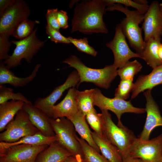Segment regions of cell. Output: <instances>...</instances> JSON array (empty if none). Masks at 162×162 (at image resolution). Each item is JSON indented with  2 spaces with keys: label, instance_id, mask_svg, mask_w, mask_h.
<instances>
[{
  "label": "cell",
  "instance_id": "74e56055",
  "mask_svg": "<svg viewBox=\"0 0 162 162\" xmlns=\"http://www.w3.org/2000/svg\"><path fill=\"white\" fill-rule=\"evenodd\" d=\"M57 19L60 28L65 29L69 26L68 13L66 11L60 10L57 13Z\"/></svg>",
  "mask_w": 162,
  "mask_h": 162
},
{
  "label": "cell",
  "instance_id": "3957f363",
  "mask_svg": "<svg viewBox=\"0 0 162 162\" xmlns=\"http://www.w3.org/2000/svg\"><path fill=\"white\" fill-rule=\"evenodd\" d=\"M62 62L75 69L80 77L79 85L83 82H89L98 87L107 89L118 75V68L113 64L102 68H92L85 65L74 55H71Z\"/></svg>",
  "mask_w": 162,
  "mask_h": 162
},
{
  "label": "cell",
  "instance_id": "e0dca14e",
  "mask_svg": "<svg viewBox=\"0 0 162 162\" xmlns=\"http://www.w3.org/2000/svg\"><path fill=\"white\" fill-rule=\"evenodd\" d=\"M22 109L28 114L33 124L44 135L55 136L50 122V118L32 104L25 103Z\"/></svg>",
  "mask_w": 162,
  "mask_h": 162
},
{
  "label": "cell",
  "instance_id": "ba28073f",
  "mask_svg": "<svg viewBox=\"0 0 162 162\" xmlns=\"http://www.w3.org/2000/svg\"><path fill=\"white\" fill-rule=\"evenodd\" d=\"M93 89L94 106H98L101 110H110L113 112L117 118L118 124L122 123L121 117L124 113L140 114L146 112L145 108L134 106L131 100L126 101L115 97L109 98L104 96L98 88Z\"/></svg>",
  "mask_w": 162,
  "mask_h": 162
},
{
  "label": "cell",
  "instance_id": "44dd1931",
  "mask_svg": "<svg viewBox=\"0 0 162 162\" xmlns=\"http://www.w3.org/2000/svg\"><path fill=\"white\" fill-rule=\"evenodd\" d=\"M71 155V154L56 141L39 154L35 162H62Z\"/></svg>",
  "mask_w": 162,
  "mask_h": 162
},
{
  "label": "cell",
  "instance_id": "7c38bea8",
  "mask_svg": "<svg viewBox=\"0 0 162 162\" xmlns=\"http://www.w3.org/2000/svg\"><path fill=\"white\" fill-rule=\"evenodd\" d=\"M106 45L112 51L114 57L113 64L118 69L123 66L131 58H141L140 54L133 52L130 49L119 24L116 26L113 39Z\"/></svg>",
  "mask_w": 162,
  "mask_h": 162
},
{
  "label": "cell",
  "instance_id": "5b68a950",
  "mask_svg": "<svg viewBox=\"0 0 162 162\" xmlns=\"http://www.w3.org/2000/svg\"><path fill=\"white\" fill-rule=\"evenodd\" d=\"M38 28L36 27L32 34L25 38L11 41L16 46L15 48L12 55L3 62L8 68L20 65L23 59L30 64L34 55L44 46L46 40H41L37 37L36 34Z\"/></svg>",
  "mask_w": 162,
  "mask_h": 162
},
{
  "label": "cell",
  "instance_id": "7402d4cb",
  "mask_svg": "<svg viewBox=\"0 0 162 162\" xmlns=\"http://www.w3.org/2000/svg\"><path fill=\"white\" fill-rule=\"evenodd\" d=\"M73 124L76 131L81 138L100 153V149L95 142L92 132L86 121V116L79 111L73 116L68 118Z\"/></svg>",
  "mask_w": 162,
  "mask_h": 162
},
{
  "label": "cell",
  "instance_id": "6da1fadb",
  "mask_svg": "<svg viewBox=\"0 0 162 162\" xmlns=\"http://www.w3.org/2000/svg\"><path fill=\"white\" fill-rule=\"evenodd\" d=\"M106 7L105 0L77 1L71 21V33L107 34L108 31L103 19Z\"/></svg>",
  "mask_w": 162,
  "mask_h": 162
},
{
  "label": "cell",
  "instance_id": "f546056e",
  "mask_svg": "<svg viewBox=\"0 0 162 162\" xmlns=\"http://www.w3.org/2000/svg\"><path fill=\"white\" fill-rule=\"evenodd\" d=\"M10 100H20L25 103L32 104L20 92L15 93L13 89L5 85H0V104Z\"/></svg>",
  "mask_w": 162,
  "mask_h": 162
},
{
  "label": "cell",
  "instance_id": "8d00e7d4",
  "mask_svg": "<svg viewBox=\"0 0 162 162\" xmlns=\"http://www.w3.org/2000/svg\"><path fill=\"white\" fill-rule=\"evenodd\" d=\"M57 8L48 9L45 16L47 24L53 28L59 31L60 28L57 19Z\"/></svg>",
  "mask_w": 162,
  "mask_h": 162
},
{
  "label": "cell",
  "instance_id": "4fadbf2b",
  "mask_svg": "<svg viewBox=\"0 0 162 162\" xmlns=\"http://www.w3.org/2000/svg\"><path fill=\"white\" fill-rule=\"evenodd\" d=\"M80 80V77L77 71L76 70L72 71L64 83L55 88L46 97L36 99L34 105L50 117L52 108L64 92L68 88L79 85Z\"/></svg>",
  "mask_w": 162,
  "mask_h": 162
},
{
  "label": "cell",
  "instance_id": "836d02e7",
  "mask_svg": "<svg viewBox=\"0 0 162 162\" xmlns=\"http://www.w3.org/2000/svg\"><path fill=\"white\" fill-rule=\"evenodd\" d=\"M106 3L107 7L114 4H123L125 7H132L136 9V10L141 13L145 14L147 11L149 5H142L138 4L134 0H105Z\"/></svg>",
  "mask_w": 162,
  "mask_h": 162
},
{
  "label": "cell",
  "instance_id": "d4e9b609",
  "mask_svg": "<svg viewBox=\"0 0 162 162\" xmlns=\"http://www.w3.org/2000/svg\"><path fill=\"white\" fill-rule=\"evenodd\" d=\"M56 140L55 136H47L39 132L33 135L25 136L14 142H0V149L5 148L21 144L49 146Z\"/></svg>",
  "mask_w": 162,
  "mask_h": 162
},
{
  "label": "cell",
  "instance_id": "d6986e66",
  "mask_svg": "<svg viewBox=\"0 0 162 162\" xmlns=\"http://www.w3.org/2000/svg\"><path fill=\"white\" fill-rule=\"evenodd\" d=\"M40 65V64H37L29 75L20 77L15 76L2 61H0V85L9 84L15 87L24 86L35 78Z\"/></svg>",
  "mask_w": 162,
  "mask_h": 162
},
{
  "label": "cell",
  "instance_id": "277c9868",
  "mask_svg": "<svg viewBox=\"0 0 162 162\" xmlns=\"http://www.w3.org/2000/svg\"><path fill=\"white\" fill-rule=\"evenodd\" d=\"M101 111L103 118V134L118 148L123 159L130 156L131 147L137 138L122 123L115 124L108 110Z\"/></svg>",
  "mask_w": 162,
  "mask_h": 162
},
{
  "label": "cell",
  "instance_id": "d6a6232c",
  "mask_svg": "<svg viewBox=\"0 0 162 162\" xmlns=\"http://www.w3.org/2000/svg\"><path fill=\"white\" fill-rule=\"evenodd\" d=\"M133 80V79L121 80L115 90L114 97L124 100L128 99L134 87Z\"/></svg>",
  "mask_w": 162,
  "mask_h": 162
},
{
  "label": "cell",
  "instance_id": "5bb4252c",
  "mask_svg": "<svg viewBox=\"0 0 162 162\" xmlns=\"http://www.w3.org/2000/svg\"><path fill=\"white\" fill-rule=\"evenodd\" d=\"M158 1H152L144 14L142 29L144 33L145 42L151 38L162 36V16Z\"/></svg>",
  "mask_w": 162,
  "mask_h": 162
},
{
  "label": "cell",
  "instance_id": "b9f144b4",
  "mask_svg": "<svg viewBox=\"0 0 162 162\" xmlns=\"http://www.w3.org/2000/svg\"><path fill=\"white\" fill-rule=\"evenodd\" d=\"M159 57L161 60L162 61V44L160 45L158 50Z\"/></svg>",
  "mask_w": 162,
  "mask_h": 162
},
{
  "label": "cell",
  "instance_id": "1f68e13d",
  "mask_svg": "<svg viewBox=\"0 0 162 162\" xmlns=\"http://www.w3.org/2000/svg\"><path fill=\"white\" fill-rule=\"evenodd\" d=\"M68 38L70 43L75 46L78 50L94 57L97 56V51L89 45L87 38L84 37L82 38L77 39L71 37H68Z\"/></svg>",
  "mask_w": 162,
  "mask_h": 162
},
{
  "label": "cell",
  "instance_id": "52a82bcc",
  "mask_svg": "<svg viewBox=\"0 0 162 162\" xmlns=\"http://www.w3.org/2000/svg\"><path fill=\"white\" fill-rule=\"evenodd\" d=\"M39 132L32 123L27 113L22 109L0 134V142H14L25 136Z\"/></svg>",
  "mask_w": 162,
  "mask_h": 162
},
{
  "label": "cell",
  "instance_id": "9c48e42d",
  "mask_svg": "<svg viewBox=\"0 0 162 162\" xmlns=\"http://www.w3.org/2000/svg\"><path fill=\"white\" fill-rule=\"evenodd\" d=\"M30 14L28 3L23 0H15L0 16V34L11 35L17 26L28 19Z\"/></svg>",
  "mask_w": 162,
  "mask_h": 162
},
{
  "label": "cell",
  "instance_id": "ab89813d",
  "mask_svg": "<svg viewBox=\"0 0 162 162\" xmlns=\"http://www.w3.org/2000/svg\"><path fill=\"white\" fill-rule=\"evenodd\" d=\"M62 162H84L82 158H77L73 155L68 157Z\"/></svg>",
  "mask_w": 162,
  "mask_h": 162
},
{
  "label": "cell",
  "instance_id": "8fae6325",
  "mask_svg": "<svg viewBox=\"0 0 162 162\" xmlns=\"http://www.w3.org/2000/svg\"><path fill=\"white\" fill-rule=\"evenodd\" d=\"M48 146L21 144L0 149V162H35L39 154Z\"/></svg>",
  "mask_w": 162,
  "mask_h": 162
},
{
  "label": "cell",
  "instance_id": "603a6c76",
  "mask_svg": "<svg viewBox=\"0 0 162 162\" xmlns=\"http://www.w3.org/2000/svg\"><path fill=\"white\" fill-rule=\"evenodd\" d=\"M161 38H151L145 42L146 44L141 55V59L153 69L162 64V61L158 54L159 46L161 43Z\"/></svg>",
  "mask_w": 162,
  "mask_h": 162
},
{
  "label": "cell",
  "instance_id": "ee69618b",
  "mask_svg": "<svg viewBox=\"0 0 162 162\" xmlns=\"http://www.w3.org/2000/svg\"><path fill=\"white\" fill-rule=\"evenodd\" d=\"M159 9L161 14L162 16V3H160L159 4Z\"/></svg>",
  "mask_w": 162,
  "mask_h": 162
},
{
  "label": "cell",
  "instance_id": "4316f807",
  "mask_svg": "<svg viewBox=\"0 0 162 162\" xmlns=\"http://www.w3.org/2000/svg\"><path fill=\"white\" fill-rule=\"evenodd\" d=\"M84 162H110L84 140L77 136Z\"/></svg>",
  "mask_w": 162,
  "mask_h": 162
},
{
  "label": "cell",
  "instance_id": "484cf974",
  "mask_svg": "<svg viewBox=\"0 0 162 162\" xmlns=\"http://www.w3.org/2000/svg\"><path fill=\"white\" fill-rule=\"evenodd\" d=\"M93 90V88L82 91L76 90L79 110L85 116L95 109L94 107Z\"/></svg>",
  "mask_w": 162,
  "mask_h": 162
},
{
  "label": "cell",
  "instance_id": "2e32d148",
  "mask_svg": "<svg viewBox=\"0 0 162 162\" xmlns=\"http://www.w3.org/2000/svg\"><path fill=\"white\" fill-rule=\"evenodd\" d=\"M75 87L69 89L64 98L59 103L52 108L50 115L51 118L70 117L79 111Z\"/></svg>",
  "mask_w": 162,
  "mask_h": 162
},
{
  "label": "cell",
  "instance_id": "d590c367",
  "mask_svg": "<svg viewBox=\"0 0 162 162\" xmlns=\"http://www.w3.org/2000/svg\"><path fill=\"white\" fill-rule=\"evenodd\" d=\"M9 36L5 34H0V61H5L10 56L8 52L11 41L9 40Z\"/></svg>",
  "mask_w": 162,
  "mask_h": 162
},
{
  "label": "cell",
  "instance_id": "7a4b0ae2",
  "mask_svg": "<svg viewBox=\"0 0 162 162\" xmlns=\"http://www.w3.org/2000/svg\"><path fill=\"white\" fill-rule=\"evenodd\" d=\"M114 10L119 11L125 15L126 17L119 24L130 46L136 52L141 55L144 49L146 42L142 36V29L139 25L143 22L144 14L136 10H130L128 8L118 4H113L106 8V11Z\"/></svg>",
  "mask_w": 162,
  "mask_h": 162
},
{
  "label": "cell",
  "instance_id": "ac0fdd59",
  "mask_svg": "<svg viewBox=\"0 0 162 162\" xmlns=\"http://www.w3.org/2000/svg\"><path fill=\"white\" fill-rule=\"evenodd\" d=\"M160 84H162V64L153 69L149 74L138 76L134 83L131 98L134 99L141 92L152 90Z\"/></svg>",
  "mask_w": 162,
  "mask_h": 162
},
{
  "label": "cell",
  "instance_id": "f35d334b",
  "mask_svg": "<svg viewBox=\"0 0 162 162\" xmlns=\"http://www.w3.org/2000/svg\"><path fill=\"white\" fill-rule=\"evenodd\" d=\"M15 0H0V16L4 12Z\"/></svg>",
  "mask_w": 162,
  "mask_h": 162
},
{
  "label": "cell",
  "instance_id": "4dcf8cb0",
  "mask_svg": "<svg viewBox=\"0 0 162 162\" xmlns=\"http://www.w3.org/2000/svg\"><path fill=\"white\" fill-rule=\"evenodd\" d=\"M86 118L88 124L94 131L99 135L104 134L103 118L101 113H98L94 109L86 115Z\"/></svg>",
  "mask_w": 162,
  "mask_h": 162
},
{
  "label": "cell",
  "instance_id": "83f0119b",
  "mask_svg": "<svg viewBox=\"0 0 162 162\" xmlns=\"http://www.w3.org/2000/svg\"><path fill=\"white\" fill-rule=\"evenodd\" d=\"M37 20H33L28 19L25 20L20 23L15 27L11 35L20 40L25 38L33 32L35 25L39 23Z\"/></svg>",
  "mask_w": 162,
  "mask_h": 162
},
{
  "label": "cell",
  "instance_id": "f1b7e54d",
  "mask_svg": "<svg viewBox=\"0 0 162 162\" xmlns=\"http://www.w3.org/2000/svg\"><path fill=\"white\" fill-rule=\"evenodd\" d=\"M142 66L137 60L128 61L122 67L117 69V75L122 80L133 79L134 76L140 72Z\"/></svg>",
  "mask_w": 162,
  "mask_h": 162
},
{
  "label": "cell",
  "instance_id": "7bdbcfd3",
  "mask_svg": "<svg viewBox=\"0 0 162 162\" xmlns=\"http://www.w3.org/2000/svg\"><path fill=\"white\" fill-rule=\"evenodd\" d=\"M136 2L139 4L142 5H147L148 2L146 0H134Z\"/></svg>",
  "mask_w": 162,
  "mask_h": 162
},
{
  "label": "cell",
  "instance_id": "e575fe53",
  "mask_svg": "<svg viewBox=\"0 0 162 162\" xmlns=\"http://www.w3.org/2000/svg\"><path fill=\"white\" fill-rule=\"evenodd\" d=\"M46 32L51 40L56 44L62 43L65 44H70L68 37L62 34L59 31L57 30L47 24L46 27Z\"/></svg>",
  "mask_w": 162,
  "mask_h": 162
},
{
  "label": "cell",
  "instance_id": "8992f818",
  "mask_svg": "<svg viewBox=\"0 0 162 162\" xmlns=\"http://www.w3.org/2000/svg\"><path fill=\"white\" fill-rule=\"evenodd\" d=\"M56 142L74 157L82 158L80 146L74 126L65 117L50 118Z\"/></svg>",
  "mask_w": 162,
  "mask_h": 162
},
{
  "label": "cell",
  "instance_id": "60d3db41",
  "mask_svg": "<svg viewBox=\"0 0 162 162\" xmlns=\"http://www.w3.org/2000/svg\"><path fill=\"white\" fill-rule=\"evenodd\" d=\"M123 162H144L142 160L129 156L123 159Z\"/></svg>",
  "mask_w": 162,
  "mask_h": 162
},
{
  "label": "cell",
  "instance_id": "30bf717a",
  "mask_svg": "<svg viewBox=\"0 0 162 162\" xmlns=\"http://www.w3.org/2000/svg\"><path fill=\"white\" fill-rule=\"evenodd\" d=\"M130 156L144 162H162V134L146 140L137 138L131 147Z\"/></svg>",
  "mask_w": 162,
  "mask_h": 162
},
{
  "label": "cell",
  "instance_id": "cb8c5ba5",
  "mask_svg": "<svg viewBox=\"0 0 162 162\" xmlns=\"http://www.w3.org/2000/svg\"><path fill=\"white\" fill-rule=\"evenodd\" d=\"M24 103L20 100H11L0 104L1 132L4 130L17 113L22 109Z\"/></svg>",
  "mask_w": 162,
  "mask_h": 162
},
{
  "label": "cell",
  "instance_id": "ffe728a7",
  "mask_svg": "<svg viewBox=\"0 0 162 162\" xmlns=\"http://www.w3.org/2000/svg\"><path fill=\"white\" fill-rule=\"evenodd\" d=\"M92 135L101 154L110 162H123V158L118 148L104 135H99L92 132Z\"/></svg>",
  "mask_w": 162,
  "mask_h": 162
},
{
  "label": "cell",
  "instance_id": "9a60e30c",
  "mask_svg": "<svg viewBox=\"0 0 162 162\" xmlns=\"http://www.w3.org/2000/svg\"><path fill=\"white\" fill-rule=\"evenodd\" d=\"M151 90H146L143 93L146 100L145 109L147 116L143 129L138 138L142 140H149L152 130L157 127L162 126V116L152 95Z\"/></svg>",
  "mask_w": 162,
  "mask_h": 162
}]
</instances>
